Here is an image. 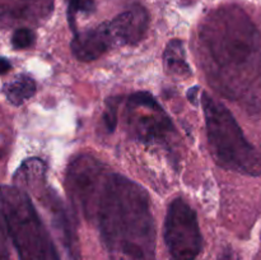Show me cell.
I'll return each mask as SVG.
<instances>
[{
    "label": "cell",
    "instance_id": "cell-1",
    "mask_svg": "<svg viewBox=\"0 0 261 260\" xmlns=\"http://www.w3.org/2000/svg\"><path fill=\"white\" fill-rule=\"evenodd\" d=\"M199 58L208 81L231 101L254 103L261 93V35L237 7L213 10L201 22Z\"/></svg>",
    "mask_w": 261,
    "mask_h": 260
},
{
    "label": "cell",
    "instance_id": "cell-2",
    "mask_svg": "<svg viewBox=\"0 0 261 260\" xmlns=\"http://www.w3.org/2000/svg\"><path fill=\"white\" fill-rule=\"evenodd\" d=\"M87 219L99 231L107 260H155V226L147 191L110 170Z\"/></svg>",
    "mask_w": 261,
    "mask_h": 260
},
{
    "label": "cell",
    "instance_id": "cell-3",
    "mask_svg": "<svg viewBox=\"0 0 261 260\" xmlns=\"http://www.w3.org/2000/svg\"><path fill=\"white\" fill-rule=\"evenodd\" d=\"M206 137L214 162L246 176L261 175V152L247 140L228 109L211 94H201Z\"/></svg>",
    "mask_w": 261,
    "mask_h": 260
},
{
    "label": "cell",
    "instance_id": "cell-4",
    "mask_svg": "<svg viewBox=\"0 0 261 260\" xmlns=\"http://www.w3.org/2000/svg\"><path fill=\"white\" fill-rule=\"evenodd\" d=\"M2 214L19 260H60L50 233L24 189L3 186Z\"/></svg>",
    "mask_w": 261,
    "mask_h": 260
},
{
    "label": "cell",
    "instance_id": "cell-5",
    "mask_svg": "<svg viewBox=\"0 0 261 260\" xmlns=\"http://www.w3.org/2000/svg\"><path fill=\"white\" fill-rule=\"evenodd\" d=\"M45 165L38 158L27 160L15 173V181L24 186L47 211L70 259L79 260V244L74 221L60 196L46 184Z\"/></svg>",
    "mask_w": 261,
    "mask_h": 260
},
{
    "label": "cell",
    "instance_id": "cell-6",
    "mask_svg": "<svg viewBox=\"0 0 261 260\" xmlns=\"http://www.w3.org/2000/svg\"><path fill=\"white\" fill-rule=\"evenodd\" d=\"M126 126L135 140L171 149L176 129L170 116L148 92H137L126 102Z\"/></svg>",
    "mask_w": 261,
    "mask_h": 260
},
{
    "label": "cell",
    "instance_id": "cell-7",
    "mask_svg": "<svg viewBox=\"0 0 261 260\" xmlns=\"http://www.w3.org/2000/svg\"><path fill=\"white\" fill-rule=\"evenodd\" d=\"M165 241L172 260H195L203 249L196 212L184 199L171 201L165 221Z\"/></svg>",
    "mask_w": 261,
    "mask_h": 260
},
{
    "label": "cell",
    "instance_id": "cell-8",
    "mask_svg": "<svg viewBox=\"0 0 261 260\" xmlns=\"http://www.w3.org/2000/svg\"><path fill=\"white\" fill-rule=\"evenodd\" d=\"M109 168L93 155L83 154L70 162L66 172V191L73 206L88 217Z\"/></svg>",
    "mask_w": 261,
    "mask_h": 260
},
{
    "label": "cell",
    "instance_id": "cell-9",
    "mask_svg": "<svg viewBox=\"0 0 261 260\" xmlns=\"http://www.w3.org/2000/svg\"><path fill=\"white\" fill-rule=\"evenodd\" d=\"M54 12V0H2V24L38 25Z\"/></svg>",
    "mask_w": 261,
    "mask_h": 260
},
{
    "label": "cell",
    "instance_id": "cell-10",
    "mask_svg": "<svg viewBox=\"0 0 261 260\" xmlns=\"http://www.w3.org/2000/svg\"><path fill=\"white\" fill-rule=\"evenodd\" d=\"M149 13L139 4L133 5L112 20H109L116 46L137 45L143 40L149 27Z\"/></svg>",
    "mask_w": 261,
    "mask_h": 260
},
{
    "label": "cell",
    "instance_id": "cell-11",
    "mask_svg": "<svg viewBox=\"0 0 261 260\" xmlns=\"http://www.w3.org/2000/svg\"><path fill=\"white\" fill-rule=\"evenodd\" d=\"M71 53L79 61H93L116 47L107 22L94 28L74 33Z\"/></svg>",
    "mask_w": 261,
    "mask_h": 260
},
{
    "label": "cell",
    "instance_id": "cell-12",
    "mask_svg": "<svg viewBox=\"0 0 261 260\" xmlns=\"http://www.w3.org/2000/svg\"><path fill=\"white\" fill-rule=\"evenodd\" d=\"M163 65L166 71L177 78H189L193 75L190 65L186 60L184 42L178 38L171 40L163 51Z\"/></svg>",
    "mask_w": 261,
    "mask_h": 260
},
{
    "label": "cell",
    "instance_id": "cell-13",
    "mask_svg": "<svg viewBox=\"0 0 261 260\" xmlns=\"http://www.w3.org/2000/svg\"><path fill=\"white\" fill-rule=\"evenodd\" d=\"M3 93L13 106H20L36 93V82L31 76L22 74L5 84Z\"/></svg>",
    "mask_w": 261,
    "mask_h": 260
},
{
    "label": "cell",
    "instance_id": "cell-14",
    "mask_svg": "<svg viewBox=\"0 0 261 260\" xmlns=\"http://www.w3.org/2000/svg\"><path fill=\"white\" fill-rule=\"evenodd\" d=\"M10 42H12L13 48H15V50H25V48H30L35 45L36 35L31 28L18 27L13 32Z\"/></svg>",
    "mask_w": 261,
    "mask_h": 260
},
{
    "label": "cell",
    "instance_id": "cell-15",
    "mask_svg": "<svg viewBox=\"0 0 261 260\" xmlns=\"http://www.w3.org/2000/svg\"><path fill=\"white\" fill-rule=\"evenodd\" d=\"M120 102L121 99L119 97H112L106 102V107H105L103 115H102V121H103L107 133H112L116 129L117 110L120 107Z\"/></svg>",
    "mask_w": 261,
    "mask_h": 260
},
{
    "label": "cell",
    "instance_id": "cell-16",
    "mask_svg": "<svg viewBox=\"0 0 261 260\" xmlns=\"http://www.w3.org/2000/svg\"><path fill=\"white\" fill-rule=\"evenodd\" d=\"M94 9V4L92 0H70L68 8V20L69 25L73 30L74 33H76L75 19L76 13L78 12H92Z\"/></svg>",
    "mask_w": 261,
    "mask_h": 260
},
{
    "label": "cell",
    "instance_id": "cell-17",
    "mask_svg": "<svg viewBox=\"0 0 261 260\" xmlns=\"http://www.w3.org/2000/svg\"><path fill=\"white\" fill-rule=\"evenodd\" d=\"M217 260H241V259H240V256L237 255L236 251H233V250L229 249V247H226V249H223V251L219 254L218 259Z\"/></svg>",
    "mask_w": 261,
    "mask_h": 260
},
{
    "label": "cell",
    "instance_id": "cell-18",
    "mask_svg": "<svg viewBox=\"0 0 261 260\" xmlns=\"http://www.w3.org/2000/svg\"><path fill=\"white\" fill-rule=\"evenodd\" d=\"M10 69V63L5 58L2 59V74H5Z\"/></svg>",
    "mask_w": 261,
    "mask_h": 260
},
{
    "label": "cell",
    "instance_id": "cell-19",
    "mask_svg": "<svg viewBox=\"0 0 261 260\" xmlns=\"http://www.w3.org/2000/svg\"><path fill=\"white\" fill-rule=\"evenodd\" d=\"M2 260H10L9 255H8V250H7V246H5L4 241H3V245H2Z\"/></svg>",
    "mask_w": 261,
    "mask_h": 260
}]
</instances>
